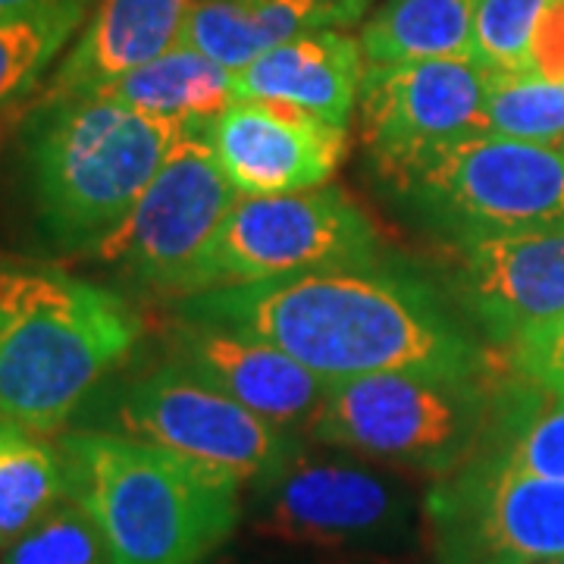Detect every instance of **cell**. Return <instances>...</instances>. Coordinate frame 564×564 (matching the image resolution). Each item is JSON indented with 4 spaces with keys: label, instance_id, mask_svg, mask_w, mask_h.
Listing matches in <instances>:
<instances>
[{
    "label": "cell",
    "instance_id": "obj_16",
    "mask_svg": "<svg viewBox=\"0 0 564 564\" xmlns=\"http://www.w3.org/2000/svg\"><path fill=\"white\" fill-rule=\"evenodd\" d=\"M195 0H98L41 101L98 95L182 44Z\"/></svg>",
    "mask_w": 564,
    "mask_h": 564
},
{
    "label": "cell",
    "instance_id": "obj_12",
    "mask_svg": "<svg viewBox=\"0 0 564 564\" xmlns=\"http://www.w3.org/2000/svg\"><path fill=\"white\" fill-rule=\"evenodd\" d=\"M489 69L474 57L367 66L358 129L389 185L448 144L486 135Z\"/></svg>",
    "mask_w": 564,
    "mask_h": 564
},
{
    "label": "cell",
    "instance_id": "obj_10",
    "mask_svg": "<svg viewBox=\"0 0 564 564\" xmlns=\"http://www.w3.org/2000/svg\"><path fill=\"white\" fill-rule=\"evenodd\" d=\"M443 564H545L564 558V480L477 452L426 492Z\"/></svg>",
    "mask_w": 564,
    "mask_h": 564
},
{
    "label": "cell",
    "instance_id": "obj_28",
    "mask_svg": "<svg viewBox=\"0 0 564 564\" xmlns=\"http://www.w3.org/2000/svg\"><path fill=\"white\" fill-rule=\"evenodd\" d=\"M530 73H540L545 79H564V0H545L533 35Z\"/></svg>",
    "mask_w": 564,
    "mask_h": 564
},
{
    "label": "cell",
    "instance_id": "obj_11",
    "mask_svg": "<svg viewBox=\"0 0 564 564\" xmlns=\"http://www.w3.org/2000/svg\"><path fill=\"white\" fill-rule=\"evenodd\" d=\"M113 423L122 436L161 445L242 486H261L299 452L289 430L173 361L129 383L113 408Z\"/></svg>",
    "mask_w": 564,
    "mask_h": 564
},
{
    "label": "cell",
    "instance_id": "obj_27",
    "mask_svg": "<svg viewBox=\"0 0 564 564\" xmlns=\"http://www.w3.org/2000/svg\"><path fill=\"white\" fill-rule=\"evenodd\" d=\"M508 367L536 389L564 395V317L521 333L505 348Z\"/></svg>",
    "mask_w": 564,
    "mask_h": 564
},
{
    "label": "cell",
    "instance_id": "obj_21",
    "mask_svg": "<svg viewBox=\"0 0 564 564\" xmlns=\"http://www.w3.org/2000/svg\"><path fill=\"white\" fill-rule=\"evenodd\" d=\"M69 496L61 443L0 417V552Z\"/></svg>",
    "mask_w": 564,
    "mask_h": 564
},
{
    "label": "cell",
    "instance_id": "obj_22",
    "mask_svg": "<svg viewBox=\"0 0 564 564\" xmlns=\"http://www.w3.org/2000/svg\"><path fill=\"white\" fill-rule=\"evenodd\" d=\"M91 13V0H51L0 20V117L25 101Z\"/></svg>",
    "mask_w": 564,
    "mask_h": 564
},
{
    "label": "cell",
    "instance_id": "obj_7",
    "mask_svg": "<svg viewBox=\"0 0 564 564\" xmlns=\"http://www.w3.org/2000/svg\"><path fill=\"white\" fill-rule=\"evenodd\" d=\"M380 254L377 226L339 188L239 195L204 251L192 295L302 273L367 270L380 267Z\"/></svg>",
    "mask_w": 564,
    "mask_h": 564
},
{
    "label": "cell",
    "instance_id": "obj_14",
    "mask_svg": "<svg viewBox=\"0 0 564 564\" xmlns=\"http://www.w3.org/2000/svg\"><path fill=\"white\" fill-rule=\"evenodd\" d=\"M455 295L496 345L564 317V229L458 245Z\"/></svg>",
    "mask_w": 564,
    "mask_h": 564
},
{
    "label": "cell",
    "instance_id": "obj_13",
    "mask_svg": "<svg viewBox=\"0 0 564 564\" xmlns=\"http://www.w3.org/2000/svg\"><path fill=\"white\" fill-rule=\"evenodd\" d=\"M204 135L239 195L321 188L348 154L345 126L273 101L229 104Z\"/></svg>",
    "mask_w": 564,
    "mask_h": 564
},
{
    "label": "cell",
    "instance_id": "obj_2",
    "mask_svg": "<svg viewBox=\"0 0 564 564\" xmlns=\"http://www.w3.org/2000/svg\"><path fill=\"white\" fill-rule=\"evenodd\" d=\"M141 339L122 295L47 263L0 261V417L57 433Z\"/></svg>",
    "mask_w": 564,
    "mask_h": 564
},
{
    "label": "cell",
    "instance_id": "obj_6",
    "mask_svg": "<svg viewBox=\"0 0 564 564\" xmlns=\"http://www.w3.org/2000/svg\"><path fill=\"white\" fill-rule=\"evenodd\" d=\"M392 188L455 245L564 229V151L477 135L448 144Z\"/></svg>",
    "mask_w": 564,
    "mask_h": 564
},
{
    "label": "cell",
    "instance_id": "obj_31",
    "mask_svg": "<svg viewBox=\"0 0 564 564\" xmlns=\"http://www.w3.org/2000/svg\"><path fill=\"white\" fill-rule=\"evenodd\" d=\"M562 151H564V144H562Z\"/></svg>",
    "mask_w": 564,
    "mask_h": 564
},
{
    "label": "cell",
    "instance_id": "obj_25",
    "mask_svg": "<svg viewBox=\"0 0 564 564\" xmlns=\"http://www.w3.org/2000/svg\"><path fill=\"white\" fill-rule=\"evenodd\" d=\"M0 564H110V552L85 505L63 496L39 524L0 552Z\"/></svg>",
    "mask_w": 564,
    "mask_h": 564
},
{
    "label": "cell",
    "instance_id": "obj_3",
    "mask_svg": "<svg viewBox=\"0 0 564 564\" xmlns=\"http://www.w3.org/2000/svg\"><path fill=\"white\" fill-rule=\"evenodd\" d=\"M185 132L192 129L107 91L35 104L22 129V163L44 239L69 254H95Z\"/></svg>",
    "mask_w": 564,
    "mask_h": 564
},
{
    "label": "cell",
    "instance_id": "obj_23",
    "mask_svg": "<svg viewBox=\"0 0 564 564\" xmlns=\"http://www.w3.org/2000/svg\"><path fill=\"white\" fill-rule=\"evenodd\" d=\"M480 452H489L521 470L564 480V395H552L518 377L505 386L492 433Z\"/></svg>",
    "mask_w": 564,
    "mask_h": 564
},
{
    "label": "cell",
    "instance_id": "obj_8",
    "mask_svg": "<svg viewBox=\"0 0 564 564\" xmlns=\"http://www.w3.org/2000/svg\"><path fill=\"white\" fill-rule=\"evenodd\" d=\"M417 499L399 474L355 458H295L258 486L254 530L339 558H380L411 536Z\"/></svg>",
    "mask_w": 564,
    "mask_h": 564
},
{
    "label": "cell",
    "instance_id": "obj_20",
    "mask_svg": "<svg viewBox=\"0 0 564 564\" xmlns=\"http://www.w3.org/2000/svg\"><path fill=\"white\" fill-rule=\"evenodd\" d=\"M474 0H383L358 32L367 66L470 57Z\"/></svg>",
    "mask_w": 564,
    "mask_h": 564
},
{
    "label": "cell",
    "instance_id": "obj_18",
    "mask_svg": "<svg viewBox=\"0 0 564 564\" xmlns=\"http://www.w3.org/2000/svg\"><path fill=\"white\" fill-rule=\"evenodd\" d=\"M370 3L373 0H195L182 44L236 73L299 35L361 22Z\"/></svg>",
    "mask_w": 564,
    "mask_h": 564
},
{
    "label": "cell",
    "instance_id": "obj_29",
    "mask_svg": "<svg viewBox=\"0 0 564 564\" xmlns=\"http://www.w3.org/2000/svg\"><path fill=\"white\" fill-rule=\"evenodd\" d=\"M44 3H51V0H0V20H7V17H22V13H32V10H41Z\"/></svg>",
    "mask_w": 564,
    "mask_h": 564
},
{
    "label": "cell",
    "instance_id": "obj_15",
    "mask_svg": "<svg viewBox=\"0 0 564 564\" xmlns=\"http://www.w3.org/2000/svg\"><path fill=\"white\" fill-rule=\"evenodd\" d=\"M166 348L170 361L282 430L311 423L329 392L276 345L217 323L180 317L166 333Z\"/></svg>",
    "mask_w": 564,
    "mask_h": 564
},
{
    "label": "cell",
    "instance_id": "obj_26",
    "mask_svg": "<svg viewBox=\"0 0 564 564\" xmlns=\"http://www.w3.org/2000/svg\"><path fill=\"white\" fill-rule=\"evenodd\" d=\"M545 0H474L470 57L489 73H530Z\"/></svg>",
    "mask_w": 564,
    "mask_h": 564
},
{
    "label": "cell",
    "instance_id": "obj_5",
    "mask_svg": "<svg viewBox=\"0 0 564 564\" xmlns=\"http://www.w3.org/2000/svg\"><path fill=\"white\" fill-rule=\"evenodd\" d=\"M505 383L486 373H377L333 386L307 423L317 443L367 462L445 477L489 440Z\"/></svg>",
    "mask_w": 564,
    "mask_h": 564
},
{
    "label": "cell",
    "instance_id": "obj_17",
    "mask_svg": "<svg viewBox=\"0 0 564 564\" xmlns=\"http://www.w3.org/2000/svg\"><path fill=\"white\" fill-rule=\"evenodd\" d=\"M361 44L345 29H321L261 54L236 69L239 101H273L345 126L358 110L364 82Z\"/></svg>",
    "mask_w": 564,
    "mask_h": 564
},
{
    "label": "cell",
    "instance_id": "obj_19",
    "mask_svg": "<svg viewBox=\"0 0 564 564\" xmlns=\"http://www.w3.org/2000/svg\"><path fill=\"white\" fill-rule=\"evenodd\" d=\"M104 91L148 117L180 122L192 132H207L229 104L239 101L236 73L188 44H176Z\"/></svg>",
    "mask_w": 564,
    "mask_h": 564
},
{
    "label": "cell",
    "instance_id": "obj_4",
    "mask_svg": "<svg viewBox=\"0 0 564 564\" xmlns=\"http://www.w3.org/2000/svg\"><path fill=\"white\" fill-rule=\"evenodd\" d=\"M69 496L101 530L110 564H204L242 521V484L110 430L61 436Z\"/></svg>",
    "mask_w": 564,
    "mask_h": 564
},
{
    "label": "cell",
    "instance_id": "obj_1",
    "mask_svg": "<svg viewBox=\"0 0 564 564\" xmlns=\"http://www.w3.org/2000/svg\"><path fill=\"white\" fill-rule=\"evenodd\" d=\"M180 317L217 323L276 345L333 386L377 373H486L489 355L423 282L367 267L207 289Z\"/></svg>",
    "mask_w": 564,
    "mask_h": 564
},
{
    "label": "cell",
    "instance_id": "obj_9",
    "mask_svg": "<svg viewBox=\"0 0 564 564\" xmlns=\"http://www.w3.org/2000/svg\"><path fill=\"white\" fill-rule=\"evenodd\" d=\"M239 202L204 132H185L166 154L129 220L95 251L132 285L192 295L204 251Z\"/></svg>",
    "mask_w": 564,
    "mask_h": 564
},
{
    "label": "cell",
    "instance_id": "obj_24",
    "mask_svg": "<svg viewBox=\"0 0 564 564\" xmlns=\"http://www.w3.org/2000/svg\"><path fill=\"white\" fill-rule=\"evenodd\" d=\"M486 135L562 148L564 79H545L540 73H492Z\"/></svg>",
    "mask_w": 564,
    "mask_h": 564
},
{
    "label": "cell",
    "instance_id": "obj_30",
    "mask_svg": "<svg viewBox=\"0 0 564 564\" xmlns=\"http://www.w3.org/2000/svg\"><path fill=\"white\" fill-rule=\"evenodd\" d=\"M545 564H564V558H555V562H545Z\"/></svg>",
    "mask_w": 564,
    "mask_h": 564
}]
</instances>
